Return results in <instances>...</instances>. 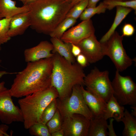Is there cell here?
Listing matches in <instances>:
<instances>
[{
  "instance_id": "1",
  "label": "cell",
  "mask_w": 136,
  "mask_h": 136,
  "mask_svg": "<svg viewBox=\"0 0 136 136\" xmlns=\"http://www.w3.org/2000/svg\"><path fill=\"white\" fill-rule=\"evenodd\" d=\"M52 57L27 62L24 69L17 72L10 89L12 96H25L50 86Z\"/></svg>"
},
{
  "instance_id": "2",
  "label": "cell",
  "mask_w": 136,
  "mask_h": 136,
  "mask_svg": "<svg viewBox=\"0 0 136 136\" xmlns=\"http://www.w3.org/2000/svg\"><path fill=\"white\" fill-rule=\"evenodd\" d=\"M27 5L30 27L38 32L49 35L65 18L72 7L65 0H38Z\"/></svg>"
},
{
  "instance_id": "3",
  "label": "cell",
  "mask_w": 136,
  "mask_h": 136,
  "mask_svg": "<svg viewBox=\"0 0 136 136\" xmlns=\"http://www.w3.org/2000/svg\"><path fill=\"white\" fill-rule=\"evenodd\" d=\"M52 59L51 86L56 89L58 98L61 100L70 95L75 86L84 85L86 75L83 67L77 62L71 63L57 53L54 54Z\"/></svg>"
},
{
  "instance_id": "4",
  "label": "cell",
  "mask_w": 136,
  "mask_h": 136,
  "mask_svg": "<svg viewBox=\"0 0 136 136\" xmlns=\"http://www.w3.org/2000/svg\"><path fill=\"white\" fill-rule=\"evenodd\" d=\"M58 97L56 89L51 86L43 90L19 99L18 103L22 114L24 128L28 129L33 124L40 122L46 107Z\"/></svg>"
},
{
  "instance_id": "5",
  "label": "cell",
  "mask_w": 136,
  "mask_h": 136,
  "mask_svg": "<svg viewBox=\"0 0 136 136\" xmlns=\"http://www.w3.org/2000/svg\"><path fill=\"white\" fill-rule=\"evenodd\" d=\"M81 86H74L70 95L64 99H56L57 108L62 119L75 114L82 115L90 119L93 118L84 101Z\"/></svg>"
},
{
  "instance_id": "6",
  "label": "cell",
  "mask_w": 136,
  "mask_h": 136,
  "mask_svg": "<svg viewBox=\"0 0 136 136\" xmlns=\"http://www.w3.org/2000/svg\"><path fill=\"white\" fill-rule=\"evenodd\" d=\"M107 70L100 71L95 67L84 78L86 89L107 102L113 94L111 82Z\"/></svg>"
},
{
  "instance_id": "7",
  "label": "cell",
  "mask_w": 136,
  "mask_h": 136,
  "mask_svg": "<svg viewBox=\"0 0 136 136\" xmlns=\"http://www.w3.org/2000/svg\"><path fill=\"white\" fill-rule=\"evenodd\" d=\"M123 37L115 31L103 46L104 55L108 56L114 63L116 70L122 72L131 66L133 60L127 54L122 44Z\"/></svg>"
},
{
  "instance_id": "8",
  "label": "cell",
  "mask_w": 136,
  "mask_h": 136,
  "mask_svg": "<svg viewBox=\"0 0 136 136\" xmlns=\"http://www.w3.org/2000/svg\"><path fill=\"white\" fill-rule=\"evenodd\" d=\"M113 95L122 106L136 105V84L129 76H123L116 71L111 82Z\"/></svg>"
},
{
  "instance_id": "9",
  "label": "cell",
  "mask_w": 136,
  "mask_h": 136,
  "mask_svg": "<svg viewBox=\"0 0 136 136\" xmlns=\"http://www.w3.org/2000/svg\"><path fill=\"white\" fill-rule=\"evenodd\" d=\"M10 89L0 92V120L3 124L13 122H23L22 114L20 108L14 104Z\"/></svg>"
},
{
  "instance_id": "10",
  "label": "cell",
  "mask_w": 136,
  "mask_h": 136,
  "mask_svg": "<svg viewBox=\"0 0 136 136\" xmlns=\"http://www.w3.org/2000/svg\"><path fill=\"white\" fill-rule=\"evenodd\" d=\"M61 129L64 136H88L90 119L75 114L62 119Z\"/></svg>"
},
{
  "instance_id": "11",
  "label": "cell",
  "mask_w": 136,
  "mask_h": 136,
  "mask_svg": "<svg viewBox=\"0 0 136 136\" xmlns=\"http://www.w3.org/2000/svg\"><path fill=\"white\" fill-rule=\"evenodd\" d=\"M95 31L91 19L82 21L65 32L60 39L64 42L77 45L83 39L94 34Z\"/></svg>"
},
{
  "instance_id": "12",
  "label": "cell",
  "mask_w": 136,
  "mask_h": 136,
  "mask_svg": "<svg viewBox=\"0 0 136 136\" xmlns=\"http://www.w3.org/2000/svg\"><path fill=\"white\" fill-rule=\"evenodd\" d=\"M76 45L90 63H95L105 56L103 44L97 40L94 34L84 39Z\"/></svg>"
},
{
  "instance_id": "13",
  "label": "cell",
  "mask_w": 136,
  "mask_h": 136,
  "mask_svg": "<svg viewBox=\"0 0 136 136\" xmlns=\"http://www.w3.org/2000/svg\"><path fill=\"white\" fill-rule=\"evenodd\" d=\"M53 49L51 43L47 41H41L37 46L24 50L25 61L28 62L51 58L54 55L51 53Z\"/></svg>"
},
{
  "instance_id": "14",
  "label": "cell",
  "mask_w": 136,
  "mask_h": 136,
  "mask_svg": "<svg viewBox=\"0 0 136 136\" xmlns=\"http://www.w3.org/2000/svg\"><path fill=\"white\" fill-rule=\"evenodd\" d=\"M31 24L29 11L16 15L11 18L8 34L10 38L23 34Z\"/></svg>"
},
{
  "instance_id": "15",
  "label": "cell",
  "mask_w": 136,
  "mask_h": 136,
  "mask_svg": "<svg viewBox=\"0 0 136 136\" xmlns=\"http://www.w3.org/2000/svg\"><path fill=\"white\" fill-rule=\"evenodd\" d=\"M82 94L85 102L93 118L103 117L106 102L104 100L84 89L81 86Z\"/></svg>"
},
{
  "instance_id": "16",
  "label": "cell",
  "mask_w": 136,
  "mask_h": 136,
  "mask_svg": "<svg viewBox=\"0 0 136 136\" xmlns=\"http://www.w3.org/2000/svg\"><path fill=\"white\" fill-rule=\"evenodd\" d=\"M15 1L0 0V16L2 18H11L15 15L29 11L27 5L21 7L16 6Z\"/></svg>"
},
{
  "instance_id": "17",
  "label": "cell",
  "mask_w": 136,
  "mask_h": 136,
  "mask_svg": "<svg viewBox=\"0 0 136 136\" xmlns=\"http://www.w3.org/2000/svg\"><path fill=\"white\" fill-rule=\"evenodd\" d=\"M125 110L124 107L119 104L113 94L106 103L103 117L106 120L113 118L119 122L124 116Z\"/></svg>"
},
{
  "instance_id": "18",
  "label": "cell",
  "mask_w": 136,
  "mask_h": 136,
  "mask_svg": "<svg viewBox=\"0 0 136 136\" xmlns=\"http://www.w3.org/2000/svg\"><path fill=\"white\" fill-rule=\"evenodd\" d=\"M50 40L53 46L52 53L58 54L71 63L75 62L71 52V44L64 42L60 39L55 37H51Z\"/></svg>"
},
{
  "instance_id": "19",
  "label": "cell",
  "mask_w": 136,
  "mask_h": 136,
  "mask_svg": "<svg viewBox=\"0 0 136 136\" xmlns=\"http://www.w3.org/2000/svg\"><path fill=\"white\" fill-rule=\"evenodd\" d=\"M115 16L113 23L107 32L101 38L99 42L103 43L106 42L115 32L117 26L131 11L132 9L129 8L117 6Z\"/></svg>"
},
{
  "instance_id": "20",
  "label": "cell",
  "mask_w": 136,
  "mask_h": 136,
  "mask_svg": "<svg viewBox=\"0 0 136 136\" xmlns=\"http://www.w3.org/2000/svg\"><path fill=\"white\" fill-rule=\"evenodd\" d=\"M108 123L103 117L90 119L88 136H107Z\"/></svg>"
},
{
  "instance_id": "21",
  "label": "cell",
  "mask_w": 136,
  "mask_h": 136,
  "mask_svg": "<svg viewBox=\"0 0 136 136\" xmlns=\"http://www.w3.org/2000/svg\"><path fill=\"white\" fill-rule=\"evenodd\" d=\"M121 121L124 124L122 132L124 136H136V119L127 109H125Z\"/></svg>"
},
{
  "instance_id": "22",
  "label": "cell",
  "mask_w": 136,
  "mask_h": 136,
  "mask_svg": "<svg viewBox=\"0 0 136 136\" xmlns=\"http://www.w3.org/2000/svg\"><path fill=\"white\" fill-rule=\"evenodd\" d=\"M77 19L70 17H65L56 27L49 35L51 37L60 39L66 30L73 26L75 23Z\"/></svg>"
},
{
  "instance_id": "23",
  "label": "cell",
  "mask_w": 136,
  "mask_h": 136,
  "mask_svg": "<svg viewBox=\"0 0 136 136\" xmlns=\"http://www.w3.org/2000/svg\"><path fill=\"white\" fill-rule=\"evenodd\" d=\"M107 9L106 6L103 2L97 7H87L80 16V20L82 21L89 20L95 14L105 13Z\"/></svg>"
},
{
  "instance_id": "24",
  "label": "cell",
  "mask_w": 136,
  "mask_h": 136,
  "mask_svg": "<svg viewBox=\"0 0 136 136\" xmlns=\"http://www.w3.org/2000/svg\"><path fill=\"white\" fill-rule=\"evenodd\" d=\"M106 5L107 9L111 10L117 6L128 7L136 11V0L129 1L105 0L103 2Z\"/></svg>"
},
{
  "instance_id": "25",
  "label": "cell",
  "mask_w": 136,
  "mask_h": 136,
  "mask_svg": "<svg viewBox=\"0 0 136 136\" xmlns=\"http://www.w3.org/2000/svg\"><path fill=\"white\" fill-rule=\"evenodd\" d=\"M62 121L61 116L57 109L53 116L46 124L51 134L61 129Z\"/></svg>"
},
{
  "instance_id": "26",
  "label": "cell",
  "mask_w": 136,
  "mask_h": 136,
  "mask_svg": "<svg viewBox=\"0 0 136 136\" xmlns=\"http://www.w3.org/2000/svg\"><path fill=\"white\" fill-rule=\"evenodd\" d=\"M89 0H83L75 5L70 9L66 17H70L77 19L87 7Z\"/></svg>"
},
{
  "instance_id": "27",
  "label": "cell",
  "mask_w": 136,
  "mask_h": 136,
  "mask_svg": "<svg viewBox=\"0 0 136 136\" xmlns=\"http://www.w3.org/2000/svg\"><path fill=\"white\" fill-rule=\"evenodd\" d=\"M56 99L51 101L44 110L40 122L46 124L53 116L57 109Z\"/></svg>"
},
{
  "instance_id": "28",
  "label": "cell",
  "mask_w": 136,
  "mask_h": 136,
  "mask_svg": "<svg viewBox=\"0 0 136 136\" xmlns=\"http://www.w3.org/2000/svg\"><path fill=\"white\" fill-rule=\"evenodd\" d=\"M28 129L29 133L32 135L51 136L46 124L41 122L33 124Z\"/></svg>"
},
{
  "instance_id": "29",
  "label": "cell",
  "mask_w": 136,
  "mask_h": 136,
  "mask_svg": "<svg viewBox=\"0 0 136 136\" xmlns=\"http://www.w3.org/2000/svg\"><path fill=\"white\" fill-rule=\"evenodd\" d=\"M11 18H4L0 20V45L7 42L11 38L8 33Z\"/></svg>"
},
{
  "instance_id": "30",
  "label": "cell",
  "mask_w": 136,
  "mask_h": 136,
  "mask_svg": "<svg viewBox=\"0 0 136 136\" xmlns=\"http://www.w3.org/2000/svg\"><path fill=\"white\" fill-rule=\"evenodd\" d=\"M134 31V28L132 25L129 23L126 24L122 28V36L123 37L131 36L133 35Z\"/></svg>"
},
{
  "instance_id": "31",
  "label": "cell",
  "mask_w": 136,
  "mask_h": 136,
  "mask_svg": "<svg viewBox=\"0 0 136 136\" xmlns=\"http://www.w3.org/2000/svg\"><path fill=\"white\" fill-rule=\"evenodd\" d=\"M77 62L82 67L86 66L89 63L86 56L82 53L76 57Z\"/></svg>"
},
{
  "instance_id": "32",
  "label": "cell",
  "mask_w": 136,
  "mask_h": 136,
  "mask_svg": "<svg viewBox=\"0 0 136 136\" xmlns=\"http://www.w3.org/2000/svg\"><path fill=\"white\" fill-rule=\"evenodd\" d=\"M17 72L9 73L5 71H0V78L4 75L7 74H16ZM5 82L3 81L0 83V92L7 90L8 89L5 86Z\"/></svg>"
},
{
  "instance_id": "33",
  "label": "cell",
  "mask_w": 136,
  "mask_h": 136,
  "mask_svg": "<svg viewBox=\"0 0 136 136\" xmlns=\"http://www.w3.org/2000/svg\"><path fill=\"white\" fill-rule=\"evenodd\" d=\"M114 119L111 118L110 119V124L108 125L107 129H108V135L109 136H117L114 130L113 124V122Z\"/></svg>"
},
{
  "instance_id": "34",
  "label": "cell",
  "mask_w": 136,
  "mask_h": 136,
  "mask_svg": "<svg viewBox=\"0 0 136 136\" xmlns=\"http://www.w3.org/2000/svg\"><path fill=\"white\" fill-rule=\"evenodd\" d=\"M71 52L73 55L76 57L81 53V51L79 47L77 45L71 44Z\"/></svg>"
},
{
  "instance_id": "35",
  "label": "cell",
  "mask_w": 136,
  "mask_h": 136,
  "mask_svg": "<svg viewBox=\"0 0 136 136\" xmlns=\"http://www.w3.org/2000/svg\"><path fill=\"white\" fill-rule=\"evenodd\" d=\"M9 127L6 124H2L0 125V136H9L7 132Z\"/></svg>"
},
{
  "instance_id": "36",
  "label": "cell",
  "mask_w": 136,
  "mask_h": 136,
  "mask_svg": "<svg viewBox=\"0 0 136 136\" xmlns=\"http://www.w3.org/2000/svg\"><path fill=\"white\" fill-rule=\"evenodd\" d=\"M100 0H89L87 7H93L96 6L97 3Z\"/></svg>"
},
{
  "instance_id": "37",
  "label": "cell",
  "mask_w": 136,
  "mask_h": 136,
  "mask_svg": "<svg viewBox=\"0 0 136 136\" xmlns=\"http://www.w3.org/2000/svg\"><path fill=\"white\" fill-rule=\"evenodd\" d=\"M51 136H64V134L63 130L61 129L51 133Z\"/></svg>"
},
{
  "instance_id": "38",
  "label": "cell",
  "mask_w": 136,
  "mask_h": 136,
  "mask_svg": "<svg viewBox=\"0 0 136 136\" xmlns=\"http://www.w3.org/2000/svg\"><path fill=\"white\" fill-rule=\"evenodd\" d=\"M131 108L132 109V111L131 114L134 117H136V105L131 106Z\"/></svg>"
},
{
  "instance_id": "39",
  "label": "cell",
  "mask_w": 136,
  "mask_h": 136,
  "mask_svg": "<svg viewBox=\"0 0 136 136\" xmlns=\"http://www.w3.org/2000/svg\"><path fill=\"white\" fill-rule=\"evenodd\" d=\"M83 0H73L71 2L70 4L73 7L75 5Z\"/></svg>"
},
{
  "instance_id": "40",
  "label": "cell",
  "mask_w": 136,
  "mask_h": 136,
  "mask_svg": "<svg viewBox=\"0 0 136 136\" xmlns=\"http://www.w3.org/2000/svg\"><path fill=\"white\" fill-rule=\"evenodd\" d=\"M38 0H25V5H27L30 3L34 2Z\"/></svg>"
},
{
  "instance_id": "41",
  "label": "cell",
  "mask_w": 136,
  "mask_h": 136,
  "mask_svg": "<svg viewBox=\"0 0 136 136\" xmlns=\"http://www.w3.org/2000/svg\"><path fill=\"white\" fill-rule=\"evenodd\" d=\"M23 4V5L24 6L25 5V0H19Z\"/></svg>"
},
{
  "instance_id": "42",
  "label": "cell",
  "mask_w": 136,
  "mask_h": 136,
  "mask_svg": "<svg viewBox=\"0 0 136 136\" xmlns=\"http://www.w3.org/2000/svg\"><path fill=\"white\" fill-rule=\"evenodd\" d=\"M66 1H67V2L70 3L73 0H65Z\"/></svg>"
},
{
  "instance_id": "43",
  "label": "cell",
  "mask_w": 136,
  "mask_h": 136,
  "mask_svg": "<svg viewBox=\"0 0 136 136\" xmlns=\"http://www.w3.org/2000/svg\"><path fill=\"white\" fill-rule=\"evenodd\" d=\"M2 62L1 60L0 59V66H1V63Z\"/></svg>"
},
{
  "instance_id": "44",
  "label": "cell",
  "mask_w": 136,
  "mask_h": 136,
  "mask_svg": "<svg viewBox=\"0 0 136 136\" xmlns=\"http://www.w3.org/2000/svg\"><path fill=\"white\" fill-rule=\"evenodd\" d=\"M130 0H123V1H130Z\"/></svg>"
},
{
  "instance_id": "45",
  "label": "cell",
  "mask_w": 136,
  "mask_h": 136,
  "mask_svg": "<svg viewBox=\"0 0 136 136\" xmlns=\"http://www.w3.org/2000/svg\"><path fill=\"white\" fill-rule=\"evenodd\" d=\"M1 45H0V51L1 50Z\"/></svg>"
},
{
  "instance_id": "46",
  "label": "cell",
  "mask_w": 136,
  "mask_h": 136,
  "mask_svg": "<svg viewBox=\"0 0 136 136\" xmlns=\"http://www.w3.org/2000/svg\"><path fill=\"white\" fill-rule=\"evenodd\" d=\"M2 19V18L0 16V20Z\"/></svg>"
},
{
  "instance_id": "47",
  "label": "cell",
  "mask_w": 136,
  "mask_h": 136,
  "mask_svg": "<svg viewBox=\"0 0 136 136\" xmlns=\"http://www.w3.org/2000/svg\"><path fill=\"white\" fill-rule=\"evenodd\" d=\"M118 0V1H123V0Z\"/></svg>"
}]
</instances>
